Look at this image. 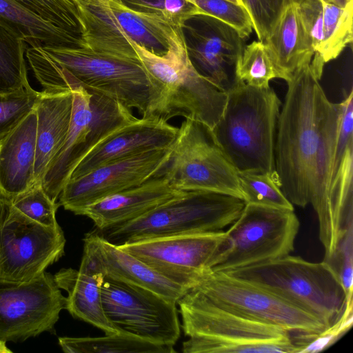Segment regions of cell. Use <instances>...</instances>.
Listing matches in <instances>:
<instances>
[{"mask_svg":"<svg viewBox=\"0 0 353 353\" xmlns=\"http://www.w3.org/2000/svg\"><path fill=\"white\" fill-rule=\"evenodd\" d=\"M228 1H232V2H233V3H236V4H239V5L243 6L241 0H228Z\"/></svg>","mask_w":353,"mask_h":353,"instance_id":"cell-44","label":"cell"},{"mask_svg":"<svg viewBox=\"0 0 353 353\" xmlns=\"http://www.w3.org/2000/svg\"><path fill=\"white\" fill-rule=\"evenodd\" d=\"M256 283L311 314L327 327L342 314L343 288L325 261H307L290 254L225 272Z\"/></svg>","mask_w":353,"mask_h":353,"instance_id":"cell-7","label":"cell"},{"mask_svg":"<svg viewBox=\"0 0 353 353\" xmlns=\"http://www.w3.org/2000/svg\"><path fill=\"white\" fill-rule=\"evenodd\" d=\"M183 192L170 184L162 170L139 185L88 206L80 215L89 217L97 230H105L135 220Z\"/></svg>","mask_w":353,"mask_h":353,"instance_id":"cell-20","label":"cell"},{"mask_svg":"<svg viewBox=\"0 0 353 353\" xmlns=\"http://www.w3.org/2000/svg\"><path fill=\"white\" fill-rule=\"evenodd\" d=\"M41 47L88 92L105 95L130 109H137L143 117L148 116L154 89L139 59L98 52L89 48Z\"/></svg>","mask_w":353,"mask_h":353,"instance_id":"cell-8","label":"cell"},{"mask_svg":"<svg viewBox=\"0 0 353 353\" xmlns=\"http://www.w3.org/2000/svg\"><path fill=\"white\" fill-rule=\"evenodd\" d=\"M338 276L345 293L346 300L353 294V225L339 242L332 256L324 259Z\"/></svg>","mask_w":353,"mask_h":353,"instance_id":"cell-39","label":"cell"},{"mask_svg":"<svg viewBox=\"0 0 353 353\" xmlns=\"http://www.w3.org/2000/svg\"><path fill=\"white\" fill-rule=\"evenodd\" d=\"M40 92L35 106L37 127L34 184L41 183L49 162L65 140L73 106L72 91L57 94Z\"/></svg>","mask_w":353,"mask_h":353,"instance_id":"cell-25","label":"cell"},{"mask_svg":"<svg viewBox=\"0 0 353 353\" xmlns=\"http://www.w3.org/2000/svg\"><path fill=\"white\" fill-rule=\"evenodd\" d=\"M77 7L89 48L139 59L132 44L164 56L172 47H185L181 29L155 16L137 12L121 0H72Z\"/></svg>","mask_w":353,"mask_h":353,"instance_id":"cell-6","label":"cell"},{"mask_svg":"<svg viewBox=\"0 0 353 353\" xmlns=\"http://www.w3.org/2000/svg\"><path fill=\"white\" fill-rule=\"evenodd\" d=\"M193 288L222 307L290 333H318L327 328L319 319L280 296L225 272L209 270Z\"/></svg>","mask_w":353,"mask_h":353,"instance_id":"cell-12","label":"cell"},{"mask_svg":"<svg viewBox=\"0 0 353 353\" xmlns=\"http://www.w3.org/2000/svg\"><path fill=\"white\" fill-rule=\"evenodd\" d=\"M299 8L316 54L322 42L323 2L321 0H301Z\"/></svg>","mask_w":353,"mask_h":353,"instance_id":"cell-41","label":"cell"},{"mask_svg":"<svg viewBox=\"0 0 353 353\" xmlns=\"http://www.w3.org/2000/svg\"><path fill=\"white\" fill-rule=\"evenodd\" d=\"M299 225L294 210L245 203L225 231L228 246L210 270L227 272L290 254Z\"/></svg>","mask_w":353,"mask_h":353,"instance_id":"cell-10","label":"cell"},{"mask_svg":"<svg viewBox=\"0 0 353 353\" xmlns=\"http://www.w3.org/2000/svg\"><path fill=\"white\" fill-rule=\"evenodd\" d=\"M299 2L287 5L263 43L277 78L286 82L296 70L310 63L314 54L301 17Z\"/></svg>","mask_w":353,"mask_h":353,"instance_id":"cell-22","label":"cell"},{"mask_svg":"<svg viewBox=\"0 0 353 353\" xmlns=\"http://www.w3.org/2000/svg\"><path fill=\"white\" fill-rule=\"evenodd\" d=\"M65 303L54 276L46 271L28 281L0 279V341L54 333Z\"/></svg>","mask_w":353,"mask_h":353,"instance_id":"cell-15","label":"cell"},{"mask_svg":"<svg viewBox=\"0 0 353 353\" xmlns=\"http://www.w3.org/2000/svg\"><path fill=\"white\" fill-rule=\"evenodd\" d=\"M352 307L353 299L346 301L344 310L337 321L321 332H296V335L291 337L296 348V353L319 352L339 340L352 327Z\"/></svg>","mask_w":353,"mask_h":353,"instance_id":"cell-33","label":"cell"},{"mask_svg":"<svg viewBox=\"0 0 353 353\" xmlns=\"http://www.w3.org/2000/svg\"><path fill=\"white\" fill-rule=\"evenodd\" d=\"M277 78L263 43L253 41L244 47L235 70V82L256 88H268Z\"/></svg>","mask_w":353,"mask_h":353,"instance_id":"cell-32","label":"cell"},{"mask_svg":"<svg viewBox=\"0 0 353 353\" xmlns=\"http://www.w3.org/2000/svg\"><path fill=\"white\" fill-rule=\"evenodd\" d=\"M245 204L243 200L225 194L183 191L135 220L95 232L116 245L152 238L219 232L236 220Z\"/></svg>","mask_w":353,"mask_h":353,"instance_id":"cell-5","label":"cell"},{"mask_svg":"<svg viewBox=\"0 0 353 353\" xmlns=\"http://www.w3.org/2000/svg\"><path fill=\"white\" fill-rule=\"evenodd\" d=\"M310 63L288 83L277 121L275 172L292 204L311 205L319 221L325 258L332 256L329 196L332 181L340 103L331 102Z\"/></svg>","mask_w":353,"mask_h":353,"instance_id":"cell-1","label":"cell"},{"mask_svg":"<svg viewBox=\"0 0 353 353\" xmlns=\"http://www.w3.org/2000/svg\"><path fill=\"white\" fill-rule=\"evenodd\" d=\"M294 1L301 0H241L259 41L265 42L285 8Z\"/></svg>","mask_w":353,"mask_h":353,"instance_id":"cell-38","label":"cell"},{"mask_svg":"<svg viewBox=\"0 0 353 353\" xmlns=\"http://www.w3.org/2000/svg\"><path fill=\"white\" fill-rule=\"evenodd\" d=\"M15 1L42 20L85 39L80 14L72 0H15Z\"/></svg>","mask_w":353,"mask_h":353,"instance_id":"cell-31","label":"cell"},{"mask_svg":"<svg viewBox=\"0 0 353 353\" xmlns=\"http://www.w3.org/2000/svg\"><path fill=\"white\" fill-rule=\"evenodd\" d=\"M60 226H45L28 218L0 193V279L28 281L64 254Z\"/></svg>","mask_w":353,"mask_h":353,"instance_id":"cell-11","label":"cell"},{"mask_svg":"<svg viewBox=\"0 0 353 353\" xmlns=\"http://www.w3.org/2000/svg\"><path fill=\"white\" fill-rule=\"evenodd\" d=\"M41 92L32 88L0 94V139L35 109Z\"/></svg>","mask_w":353,"mask_h":353,"instance_id":"cell-36","label":"cell"},{"mask_svg":"<svg viewBox=\"0 0 353 353\" xmlns=\"http://www.w3.org/2000/svg\"><path fill=\"white\" fill-rule=\"evenodd\" d=\"M11 351L7 349L6 343L0 341V352H10Z\"/></svg>","mask_w":353,"mask_h":353,"instance_id":"cell-43","label":"cell"},{"mask_svg":"<svg viewBox=\"0 0 353 353\" xmlns=\"http://www.w3.org/2000/svg\"><path fill=\"white\" fill-rule=\"evenodd\" d=\"M322 42L310 66L321 79L325 63L339 57L353 39V1L345 8L323 1Z\"/></svg>","mask_w":353,"mask_h":353,"instance_id":"cell-27","label":"cell"},{"mask_svg":"<svg viewBox=\"0 0 353 353\" xmlns=\"http://www.w3.org/2000/svg\"><path fill=\"white\" fill-rule=\"evenodd\" d=\"M27 43L0 23V94L30 88L24 54Z\"/></svg>","mask_w":353,"mask_h":353,"instance_id":"cell-29","label":"cell"},{"mask_svg":"<svg viewBox=\"0 0 353 353\" xmlns=\"http://www.w3.org/2000/svg\"><path fill=\"white\" fill-rule=\"evenodd\" d=\"M35 109L0 139V193L12 199L34 185Z\"/></svg>","mask_w":353,"mask_h":353,"instance_id":"cell-21","label":"cell"},{"mask_svg":"<svg viewBox=\"0 0 353 353\" xmlns=\"http://www.w3.org/2000/svg\"><path fill=\"white\" fill-rule=\"evenodd\" d=\"M352 144H353V90L351 88L350 93L347 94L344 100L340 103V117L337 131L332 180L347 148Z\"/></svg>","mask_w":353,"mask_h":353,"instance_id":"cell-40","label":"cell"},{"mask_svg":"<svg viewBox=\"0 0 353 353\" xmlns=\"http://www.w3.org/2000/svg\"><path fill=\"white\" fill-rule=\"evenodd\" d=\"M0 23L32 47L50 46L66 49L88 48L84 38L42 20L15 0H0Z\"/></svg>","mask_w":353,"mask_h":353,"instance_id":"cell-26","label":"cell"},{"mask_svg":"<svg viewBox=\"0 0 353 353\" xmlns=\"http://www.w3.org/2000/svg\"><path fill=\"white\" fill-rule=\"evenodd\" d=\"M73 106L65 140L43 175L41 185L54 202H57L72 171L83 158V145L92 118L90 94L83 87L72 90Z\"/></svg>","mask_w":353,"mask_h":353,"instance_id":"cell-23","label":"cell"},{"mask_svg":"<svg viewBox=\"0 0 353 353\" xmlns=\"http://www.w3.org/2000/svg\"><path fill=\"white\" fill-rule=\"evenodd\" d=\"M10 199L14 208L34 221L48 227L59 226L56 212L60 205L48 197L41 183Z\"/></svg>","mask_w":353,"mask_h":353,"instance_id":"cell-34","label":"cell"},{"mask_svg":"<svg viewBox=\"0 0 353 353\" xmlns=\"http://www.w3.org/2000/svg\"><path fill=\"white\" fill-rule=\"evenodd\" d=\"M181 29L194 69L227 92L235 83L236 67L245 39L228 24L203 13L188 17Z\"/></svg>","mask_w":353,"mask_h":353,"instance_id":"cell-17","label":"cell"},{"mask_svg":"<svg viewBox=\"0 0 353 353\" xmlns=\"http://www.w3.org/2000/svg\"><path fill=\"white\" fill-rule=\"evenodd\" d=\"M59 344L66 353H172V346L157 344L132 334L117 332L99 337H59Z\"/></svg>","mask_w":353,"mask_h":353,"instance_id":"cell-28","label":"cell"},{"mask_svg":"<svg viewBox=\"0 0 353 353\" xmlns=\"http://www.w3.org/2000/svg\"><path fill=\"white\" fill-rule=\"evenodd\" d=\"M163 172L177 190L214 192L243 200L238 171L212 129L199 121L185 119L182 122Z\"/></svg>","mask_w":353,"mask_h":353,"instance_id":"cell-9","label":"cell"},{"mask_svg":"<svg viewBox=\"0 0 353 353\" xmlns=\"http://www.w3.org/2000/svg\"><path fill=\"white\" fill-rule=\"evenodd\" d=\"M281 101L272 88L236 81L227 92L214 139L238 172H275V132Z\"/></svg>","mask_w":353,"mask_h":353,"instance_id":"cell-3","label":"cell"},{"mask_svg":"<svg viewBox=\"0 0 353 353\" xmlns=\"http://www.w3.org/2000/svg\"><path fill=\"white\" fill-rule=\"evenodd\" d=\"M83 242L82 258L104 277L143 287L176 303L189 290L106 241L96 232L85 234Z\"/></svg>","mask_w":353,"mask_h":353,"instance_id":"cell-19","label":"cell"},{"mask_svg":"<svg viewBox=\"0 0 353 353\" xmlns=\"http://www.w3.org/2000/svg\"><path fill=\"white\" fill-rule=\"evenodd\" d=\"M179 128L161 119L146 117L121 126L94 146L77 164L69 179L83 175L116 160L170 148Z\"/></svg>","mask_w":353,"mask_h":353,"instance_id":"cell-18","label":"cell"},{"mask_svg":"<svg viewBox=\"0 0 353 353\" xmlns=\"http://www.w3.org/2000/svg\"><path fill=\"white\" fill-rule=\"evenodd\" d=\"M130 9L139 13L159 17L181 28L188 17L203 13L188 0H121Z\"/></svg>","mask_w":353,"mask_h":353,"instance_id":"cell-35","label":"cell"},{"mask_svg":"<svg viewBox=\"0 0 353 353\" xmlns=\"http://www.w3.org/2000/svg\"><path fill=\"white\" fill-rule=\"evenodd\" d=\"M172 146L111 161L69 179L59 194V205L80 215L88 206L144 183L165 168Z\"/></svg>","mask_w":353,"mask_h":353,"instance_id":"cell-16","label":"cell"},{"mask_svg":"<svg viewBox=\"0 0 353 353\" xmlns=\"http://www.w3.org/2000/svg\"><path fill=\"white\" fill-rule=\"evenodd\" d=\"M118 246L190 290L215 265L228 241L223 230L148 239Z\"/></svg>","mask_w":353,"mask_h":353,"instance_id":"cell-14","label":"cell"},{"mask_svg":"<svg viewBox=\"0 0 353 353\" xmlns=\"http://www.w3.org/2000/svg\"><path fill=\"white\" fill-rule=\"evenodd\" d=\"M327 3H330L341 8L346 7L353 0H321Z\"/></svg>","mask_w":353,"mask_h":353,"instance_id":"cell-42","label":"cell"},{"mask_svg":"<svg viewBox=\"0 0 353 353\" xmlns=\"http://www.w3.org/2000/svg\"><path fill=\"white\" fill-rule=\"evenodd\" d=\"M238 176L245 203L294 210L281 189L276 172H238Z\"/></svg>","mask_w":353,"mask_h":353,"instance_id":"cell-30","label":"cell"},{"mask_svg":"<svg viewBox=\"0 0 353 353\" xmlns=\"http://www.w3.org/2000/svg\"><path fill=\"white\" fill-rule=\"evenodd\" d=\"M54 278L58 287L68 294L64 309L73 317L92 324L105 334L119 332L103 310L101 285L104 276L86 259H81L79 270L62 268Z\"/></svg>","mask_w":353,"mask_h":353,"instance_id":"cell-24","label":"cell"},{"mask_svg":"<svg viewBox=\"0 0 353 353\" xmlns=\"http://www.w3.org/2000/svg\"><path fill=\"white\" fill-rule=\"evenodd\" d=\"M105 314L114 327L142 339L168 346L181 334L176 302L152 290L105 276L101 285Z\"/></svg>","mask_w":353,"mask_h":353,"instance_id":"cell-13","label":"cell"},{"mask_svg":"<svg viewBox=\"0 0 353 353\" xmlns=\"http://www.w3.org/2000/svg\"><path fill=\"white\" fill-rule=\"evenodd\" d=\"M132 46L154 89L147 117L166 121L183 117L212 129L223 114L227 92L194 69L185 47H172L167 54L159 56L137 44Z\"/></svg>","mask_w":353,"mask_h":353,"instance_id":"cell-4","label":"cell"},{"mask_svg":"<svg viewBox=\"0 0 353 353\" xmlns=\"http://www.w3.org/2000/svg\"><path fill=\"white\" fill-rule=\"evenodd\" d=\"M205 14L216 18L247 39L252 32V21L245 8L228 0H188Z\"/></svg>","mask_w":353,"mask_h":353,"instance_id":"cell-37","label":"cell"},{"mask_svg":"<svg viewBox=\"0 0 353 353\" xmlns=\"http://www.w3.org/2000/svg\"><path fill=\"white\" fill-rule=\"evenodd\" d=\"M176 304L188 337L184 353H296L290 332L222 307L195 288Z\"/></svg>","mask_w":353,"mask_h":353,"instance_id":"cell-2","label":"cell"}]
</instances>
